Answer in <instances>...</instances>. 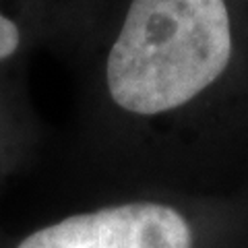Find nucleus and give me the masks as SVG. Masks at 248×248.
<instances>
[{"label": "nucleus", "mask_w": 248, "mask_h": 248, "mask_svg": "<svg viewBox=\"0 0 248 248\" xmlns=\"http://www.w3.org/2000/svg\"><path fill=\"white\" fill-rule=\"evenodd\" d=\"M230 58L223 0H133L108 58V89L126 112L164 114L219 79Z\"/></svg>", "instance_id": "obj_1"}, {"label": "nucleus", "mask_w": 248, "mask_h": 248, "mask_svg": "<svg viewBox=\"0 0 248 248\" xmlns=\"http://www.w3.org/2000/svg\"><path fill=\"white\" fill-rule=\"evenodd\" d=\"M190 223L178 209L135 201L68 215L31 232L15 248H192Z\"/></svg>", "instance_id": "obj_2"}, {"label": "nucleus", "mask_w": 248, "mask_h": 248, "mask_svg": "<svg viewBox=\"0 0 248 248\" xmlns=\"http://www.w3.org/2000/svg\"><path fill=\"white\" fill-rule=\"evenodd\" d=\"M17 46H19V29H17V25L0 13V60L11 56V54L17 50Z\"/></svg>", "instance_id": "obj_3"}]
</instances>
